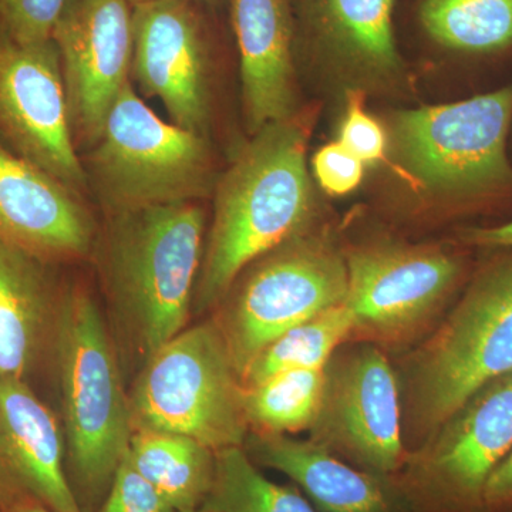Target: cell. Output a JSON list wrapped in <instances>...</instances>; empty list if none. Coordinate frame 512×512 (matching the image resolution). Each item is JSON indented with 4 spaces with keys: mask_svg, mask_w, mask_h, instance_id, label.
Listing matches in <instances>:
<instances>
[{
    "mask_svg": "<svg viewBox=\"0 0 512 512\" xmlns=\"http://www.w3.org/2000/svg\"><path fill=\"white\" fill-rule=\"evenodd\" d=\"M311 440L346 463L394 480L406 464L399 382L375 343L340 346L326 363Z\"/></svg>",
    "mask_w": 512,
    "mask_h": 512,
    "instance_id": "cell-10",
    "label": "cell"
},
{
    "mask_svg": "<svg viewBox=\"0 0 512 512\" xmlns=\"http://www.w3.org/2000/svg\"><path fill=\"white\" fill-rule=\"evenodd\" d=\"M0 143L76 194L89 184L53 39L22 43L0 32Z\"/></svg>",
    "mask_w": 512,
    "mask_h": 512,
    "instance_id": "cell-13",
    "label": "cell"
},
{
    "mask_svg": "<svg viewBox=\"0 0 512 512\" xmlns=\"http://www.w3.org/2000/svg\"><path fill=\"white\" fill-rule=\"evenodd\" d=\"M355 328V315L346 302L319 313L265 346L242 373V384L252 386L288 370L323 369L353 338Z\"/></svg>",
    "mask_w": 512,
    "mask_h": 512,
    "instance_id": "cell-23",
    "label": "cell"
},
{
    "mask_svg": "<svg viewBox=\"0 0 512 512\" xmlns=\"http://www.w3.org/2000/svg\"><path fill=\"white\" fill-rule=\"evenodd\" d=\"M62 406L66 474L83 512H97L126 457L133 421L119 349L99 305L63 291L52 345Z\"/></svg>",
    "mask_w": 512,
    "mask_h": 512,
    "instance_id": "cell-3",
    "label": "cell"
},
{
    "mask_svg": "<svg viewBox=\"0 0 512 512\" xmlns=\"http://www.w3.org/2000/svg\"><path fill=\"white\" fill-rule=\"evenodd\" d=\"M217 10L184 0L133 6L131 74L144 93L163 103L174 124L201 136L210 127Z\"/></svg>",
    "mask_w": 512,
    "mask_h": 512,
    "instance_id": "cell-12",
    "label": "cell"
},
{
    "mask_svg": "<svg viewBox=\"0 0 512 512\" xmlns=\"http://www.w3.org/2000/svg\"><path fill=\"white\" fill-rule=\"evenodd\" d=\"M229 26L241 70L251 134L295 111V20L292 0H229Z\"/></svg>",
    "mask_w": 512,
    "mask_h": 512,
    "instance_id": "cell-17",
    "label": "cell"
},
{
    "mask_svg": "<svg viewBox=\"0 0 512 512\" xmlns=\"http://www.w3.org/2000/svg\"><path fill=\"white\" fill-rule=\"evenodd\" d=\"M52 39L62 64L74 141L93 147L130 82L133 6L128 0H69Z\"/></svg>",
    "mask_w": 512,
    "mask_h": 512,
    "instance_id": "cell-14",
    "label": "cell"
},
{
    "mask_svg": "<svg viewBox=\"0 0 512 512\" xmlns=\"http://www.w3.org/2000/svg\"><path fill=\"white\" fill-rule=\"evenodd\" d=\"M205 225L195 202L109 214L100 275L117 335L140 367L187 328Z\"/></svg>",
    "mask_w": 512,
    "mask_h": 512,
    "instance_id": "cell-2",
    "label": "cell"
},
{
    "mask_svg": "<svg viewBox=\"0 0 512 512\" xmlns=\"http://www.w3.org/2000/svg\"><path fill=\"white\" fill-rule=\"evenodd\" d=\"M323 369L288 370L244 387L249 431L291 436L311 429L322 400Z\"/></svg>",
    "mask_w": 512,
    "mask_h": 512,
    "instance_id": "cell-25",
    "label": "cell"
},
{
    "mask_svg": "<svg viewBox=\"0 0 512 512\" xmlns=\"http://www.w3.org/2000/svg\"><path fill=\"white\" fill-rule=\"evenodd\" d=\"M339 143L365 165L386 161V134L363 107V96L350 92L346 116L340 127Z\"/></svg>",
    "mask_w": 512,
    "mask_h": 512,
    "instance_id": "cell-28",
    "label": "cell"
},
{
    "mask_svg": "<svg viewBox=\"0 0 512 512\" xmlns=\"http://www.w3.org/2000/svg\"><path fill=\"white\" fill-rule=\"evenodd\" d=\"M131 6L141 5V3L156 2V0H128ZM184 2L197 3V5L207 6V8L220 9L228 5L229 0H184Z\"/></svg>",
    "mask_w": 512,
    "mask_h": 512,
    "instance_id": "cell-33",
    "label": "cell"
},
{
    "mask_svg": "<svg viewBox=\"0 0 512 512\" xmlns=\"http://www.w3.org/2000/svg\"><path fill=\"white\" fill-rule=\"evenodd\" d=\"M292 8L296 56L373 79L403 72L396 0H292Z\"/></svg>",
    "mask_w": 512,
    "mask_h": 512,
    "instance_id": "cell-16",
    "label": "cell"
},
{
    "mask_svg": "<svg viewBox=\"0 0 512 512\" xmlns=\"http://www.w3.org/2000/svg\"><path fill=\"white\" fill-rule=\"evenodd\" d=\"M94 239L79 194L0 143V241L55 265L89 255Z\"/></svg>",
    "mask_w": 512,
    "mask_h": 512,
    "instance_id": "cell-15",
    "label": "cell"
},
{
    "mask_svg": "<svg viewBox=\"0 0 512 512\" xmlns=\"http://www.w3.org/2000/svg\"><path fill=\"white\" fill-rule=\"evenodd\" d=\"M205 512H318L292 485L276 484L259 471L244 447L215 453L214 480Z\"/></svg>",
    "mask_w": 512,
    "mask_h": 512,
    "instance_id": "cell-24",
    "label": "cell"
},
{
    "mask_svg": "<svg viewBox=\"0 0 512 512\" xmlns=\"http://www.w3.org/2000/svg\"><path fill=\"white\" fill-rule=\"evenodd\" d=\"M244 450L256 466L291 478L320 512H403L407 507L396 481L359 470L311 439L249 431Z\"/></svg>",
    "mask_w": 512,
    "mask_h": 512,
    "instance_id": "cell-19",
    "label": "cell"
},
{
    "mask_svg": "<svg viewBox=\"0 0 512 512\" xmlns=\"http://www.w3.org/2000/svg\"><path fill=\"white\" fill-rule=\"evenodd\" d=\"M190 512H205V511H202V510H195V511H190Z\"/></svg>",
    "mask_w": 512,
    "mask_h": 512,
    "instance_id": "cell-34",
    "label": "cell"
},
{
    "mask_svg": "<svg viewBox=\"0 0 512 512\" xmlns=\"http://www.w3.org/2000/svg\"><path fill=\"white\" fill-rule=\"evenodd\" d=\"M345 254L309 229L251 262L212 315L242 376L265 346L286 330L348 298Z\"/></svg>",
    "mask_w": 512,
    "mask_h": 512,
    "instance_id": "cell-7",
    "label": "cell"
},
{
    "mask_svg": "<svg viewBox=\"0 0 512 512\" xmlns=\"http://www.w3.org/2000/svg\"><path fill=\"white\" fill-rule=\"evenodd\" d=\"M512 373V255L476 275L404 366V434L419 446L498 377Z\"/></svg>",
    "mask_w": 512,
    "mask_h": 512,
    "instance_id": "cell-4",
    "label": "cell"
},
{
    "mask_svg": "<svg viewBox=\"0 0 512 512\" xmlns=\"http://www.w3.org/2000/svg\"><path fill=\"white\" fill-rule=\"evenodd\" d=\"M410 13L420 39L451 55L512 49V0H412Z\"/></svg>",
    "mask_w": 512,
    "mask_h": 512,
    "instance_id": "cell-21",
    "label": "cell"
},
{
    "mask_svg": "<svg viewBox=\"0 0 512 512\" xmlns=\"http://www.w3.org/2000/svg\"><path fill=\"white\" fill-rule=\"evenodd\" d=\"M0 487L59 512H83L67 480L62 423L18 377H0Z\"/></svg>",
    "mask_w": 512,
    "mask_h": 512,
    "instance_id": "cell-18",
    "label": "cell"
},
{
    "mask_svg": "<svg viewBox=\"0 0 512 512\" xmlns=\"http://www.w3.org/2000/svg\"><path fill=\"white\" fill-rule=\"evenodd\" d=\"M133 430L181 434L215 453L244 447V384L212 319L185 328L138 369L128 392Z\"/></svg>",
    "mask_w": 512,
    "mask_h": 512,
    "instance_id": "cell-5",
    "label": "cell"
},
{
    "mask_svg": "<svg viewBox=\"0 0 512 512\" xmlns=\"http://www.w3.org/2000/svg\"><path fill=\"white\" fill-rule=\"evenodd\" d=\"M50 266L0 241V377L26 380L52 352L63 291Z\"/></svg>",
    "mask_w": 512,
    "mask_h": 512,
    "instance_id": "cell-20",
    "label": "cell"
},
{
    "mask_svg": "<svg viewBox=\"0 0 512 512\" xmlns=\"http://www.w3.org/2000/svg\"><path fill=\"white\" fill-rule=\"evenodd\" d=\"M512 450V373L474 393L407 456L397 481L419 512H480L495 468Z\"/></svg>",
    "mask_w": 512,
    "mask_h": 512,
    "instance_id": "cell-9",
    "label": "cell"
},
{
    "mask_svg": "<svg viewBox=\"0 0 512 512\" xmlns=\"http://www.w3.org/2000/svg\"><path fill=\"white\" fill-rule=\"evenodd\" d=\"M346 305L356 340L399 346L436 319L454 292L463 261L441 248L372 244L350 249Z\"/></svg>",
    "mask_w": 512,
    "mask_h": 512,
    "instance_id": "cell-11",
    "label": "cell"
},
{
    "mask_svg": "<svg viewBox=\"0 0 512 512\" xmlns=\"http://www.w3.org/2000/svg\"><path fill=\"white\" fill-rule=\"evenodd\" d=\"M84 170L109 214L195 202L214 185L207 136L160 119L130 82Z\"/></svg>",
    "mask_w": 512,
    "mask_h": 512,
    "instance_id": "cell-6",
    "label": "cell"
},
{
    "mask_svg": "<svg viewBox=\"0 0 512 512\" xmlns=\"http://www.w3.org/2000/svg\"><path fill=\"white\" fill-rule=\"evenodd\" d=\"M0 512H59L32 495L0 487Z\"/></svg>",
    "mask_w": 512,
    "mask_h": 512,
    "instance_id": "cell-32",
    "label": "cell"
},
{
    "mask_svg": "<svg viewBox=\"0 0 512 512\" xmlns=\"http://www.w3.org/2000/svg\"><path fill=\"white\" fill-rule=\"evenodd\" d=\"M461 241L470 247L512 251V221L498 227L467 229L461 234Z\"/></svg>",
    "mask_w": 512,
    "mask_h": 512,
    "instance_id": "cell-31",
    "label": "cell"
},
{
    "mask_svg": "<svg viewBox=\"0 0 512 512\" xmlns=\"http://www.w3.org/2000/svg\"><path fill=\"white\" fill-rule=\"evenodd\" d=\"M69 0H0V32L22 43L52 40Z\"/></svg>",
    "mask_w": 512,
    "mask_h": 512,
    "instance_id": "cell-26",
    "label": "cell"
},
{
    "mask_svg": "<svg viewBox=\"0 0 512 512\" xmlns=\"http://www.w3.org/2000/svg\"><path fill=\"white\" fill-rule=\"evenodd\" d=\"M312 214L303 128L291 117L252 134L215 185L192 313L214 311L251 262L309 229Z\"/></svg>",
    "mask_w": 512,
    "mask_h": 512,
    "instance_id": "cell-1",
    "label": "cell"
},
{
    "mask_svg": "<svg viewBox=\"0 0 512 512\" xmlns=\"http://www.w3.org/2000/svg\"><path fill=\"white\" fill-rule=\"evenodd\" d=\"M512 508V450L488 480L484 491V510L503 511Z\"/></svg>",
    "mask_w": 512,
    "mask_h": 512,
    "instance_id": "cell-30",
    "label": "cell"
},
{
    "mask_svg": "<svg viewBox=\"0 0 512 512\" xmlns=\"http://www.w3.org/2000/svg\"><path fill=\"white\" fill-rule=\"evenodd\" d=\"M127 460L177 512L200 510L215 473V451L181 434L133 430Z\"/></svg>",
    "mask_w": 512,
    "mask_h": 512,
    "instance_id": "cell-22",
    "label": "cell"
},
{
    "mask_svg": "<svg viewBox=\"0 0 512 512\" xmlns=\"http://www.w3.org/2000/svg\"><path fill=\"white\" fill-rule=\"evenodd\" d=\"M97 512H177L124 457Z\"/></svg>",
    "mask_w": 512,
    "mask_h": 512,
    "instance_id": "cell-27",
    "label": "cell"
},
{
    "mask_svg": "<svg viewBox=\"0 0 512 512\" xmlns=\"http://www.w3.org/2000/svg\"><path fill=\"white\" fill-rule=\"evenodd\" d=\"M512 86L473 99L399 111L392 130L413 181L443 195L483 198L512 188L507 137Z\"/></svg>",
    "mask_w": 512,
    "mask_h": 512,
    "instance_id": "cell-8",
    "label": "cell"
},
{
    "mask_svg": "<svg viewBox=\"0 0 512 512\" xmlns=\"http://www.w3.org/2000/svg\"><path fill=\"white\" fill-rule=\"evenodd\" d=\"M312 168L320 187L335 197L355 191L365 174V164L339 141L320 148L313 156Z\"/></svg>",
    "mask_w": 512,
    "mask_h": 512,
    "instance_id": "cell-29",
    "label": "cell"
}]
</instances>
